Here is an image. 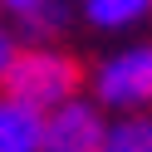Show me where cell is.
<instances>
[{
  "label": "cell",
  "instance_id": "6da1fadb",
  "mask_svg": "<svg viewBox=\"0 0 152 152\" xmlns=\"http://www.w3.org/2000/svg\"><path fill=\"white\" fill-rule=\"evenodd\" d=\"M79 79L83 74L69 54L49 49V44H34V49H20V59L10 64L0 88H5V98H20L30 108L49 113V108H59V103H69L79 93Z\"/></svg>",
  "mask_w": 152,
  "mask_h": 152
},
{
  "label": "cell",
  "instance_id": "7a4b0ae2",
  "mask_svg": "<svg viewBox=\"0 0 152 152\" xmlns=\"http://www.w3.org/2000/svg\"><path fill=\"white\" fill-rule=\"evenodd\" d=\"M93 103L113 113H137L152 103V44H128L93 69Z\"/></svg>",
  "mask_w": 152,
  "mask_h": 152
},
{
  "label": "cell",
  "instance_id": "3957f363",
  "mask_svg": "<svg viewBox=\"0 0 152 152\" xmlns=\"http://www.w3.org/2000/svg\"><path fill=\"white\" fill-rule=\"evenodd\" d=\"M103 128L108 118L98 103L69 98L44 113V152H103Z\"/></svg>",
  "mask_w": 152,
  "mask_h": 152
},
{
  "label": "cell",
  "instance_id": "277c9868",
  "mask_svg": "<svg viewBox=\"0 0 152 152\" xmlns=\"http://www.w3.org/2000/svg\"><path fill=\"white\" fill-rule=\"evenodd\" d=\"M0 152H44V113L0 93Z\"/></svg>",
  "mask_w": 152,
  "mask_h": 152
},
{
  "label": "cell",
  "instance_id": "5b68a950",
  "mask_svg": "<svg viewBox=\"0 0 152 152\" xmlns=\"http://www.w3.org/2000/svg\"><path fill=\"white\" fill-rule=\"evenodd\" d=\"M152 15V0H83V20L93 30H132Z\"/></svg>",
  "mask_w": 152,
  "mask_h": 152
},
{
  "label": "cell",
  "instance_id": "8992f818",
  "mask_svg": "<svg viewBox=\"0 0 152 152\" xmlns=\"http://www.w3.org/2000/svg\"><path fill=\"white\" fill-rule=\"evenodd\" d=\"M103 152H152V113H123L103 128Z\"/></svg>",
  "mask_w": 152,
  "mask_h": 152
},
{
  "label": "cell",
  "instance_id": "52a82bcc",
  "mask_svg": "<svg viewBox=\"0 0 152 152\" xmlns=\"http://www.w3.org/2000/svg\"><path fill=\"white\" fill-rule=\"evenodd\" d=\"M64 20H69L64 0H44L34 15H25V20H20V30H25V34H54V30H64Z\"/></svg>",
  "mask_w": 152,
  "mask_h": 152
},
{
  "label": "cell",
  "instance_id": "ba28073f",
  "mask_svg": "<svg viewBox=\"0 0 152 152\" xmlns=\"http://www.w3.org/2000/svg\"><path fill=\"white\" fill-rule=\"evenodd\" d=\"M15 59H20V34L0 25V83H5V74H10V64H15Z\"/></svg>",
  "mask_w": 152,
  "mask_h": 152
},
{
  "label": "cell",
  "instance_id": "9c48e42d",
  "mask_svg": "<svg viewBox=\"0 0 152 152\" xmlns=\"http://www.w3.org/2000/svg\"><path fill=\"white\" fill-rule=\"evenodd\" d=\"M39 5H44V0H0V10H10L15 20H25V15H34Z\"/></svg>",
  "mask_w": 152,
  "mask_h": 152
}]
</instances>
